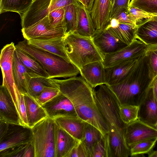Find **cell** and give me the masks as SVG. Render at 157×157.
<instances>
[{
  "label": "cell",
  "mask_w": 157,
  "mask_h": 157,
  "mask_svg": "<svg viewBox=\"0 0 157 157\" xmlns=\"http://www.w3.org/2000/svg\"><path fill=\"white\" fill-rule=\"evenodd\" d=\"M93 89L96 104L108 127L107 134L108 157H128L130 149L124 138V132L127 124L121 118L120 103L109 86L103 84Z\"/></svg>",
  "instance_id": "cell-1"
},
{
  "label": "cell",
  "mask_w": 157,
  "mask_h": 157,
  "mask_svg": "<svg viewBox=\"0 0 157 157\" xmlns=\"http://www.w3.org/2000/svg\"><path fill=\"white\" fill-rule=\"evenodd\" d=\"M52 79L72 102L78 117L95 127L103 135L108 133L107 124L96 104L93 88L81 76Z\"/></svg>",
  "instance_id": "cell-2"
},
{
  "label": "cell",
  "mask_w": 157,
  "mask_h": 157,
  "mask_svg": "<svg viewBox=\"0 0 157 157\" xmlns=\"http://www.w3.org/2000/svg\"><path fill=\"white\" fill-rule=\"evenodd\" d=\"M150 81L144 55L123 81L118 84L109 86L120 105L139 106L147 93Z\"/></svg>",
  "instance_id": "cell-3"
},
{
  "label": "cell",
  "mask_w": 157,
  "mask_h": 157,
  "mask_svg": "<svg viewBox=\"0 0 157 157\" xmlns=\"http://www.w3.org/2000/svg\"><path fill=\"white\" fill-rule=\"evenodd\" d=\"M15 47L36 59L48 73L49 78H66L80 74V70L71 61L36 47L26 40L18 42Z\"/></svg>",
  "instance_id": "cell-4"
},
{
  "label": "cell",
  "mask_w": 157,
  "mask_h": 157,
  "mask_svg": "<svg viewBox=\"0 0 157 157\" xmlns=\"http://www.w3.org/2000/svg\"><path fill=\"white\" fill-rule=\"evenodd\" d=\"M64 48L70 61L80 70L88 63L103 62L104 56L94 44L92 37L71 32L64 37Z\"/></svg>",
  "instance_id": "cell-5"
},
{
  "label": "cell",
  "mask_w": 157,
  "mask_h": 157,
  "mask_svg": "<svg viewBox=\"0 0 157 157\" xmlns=\"http://www.w3.org/2000/svg\"><path fill=\"white\" fill-rule=\"evenodd\" d=\"M55 124L54 119L48 117L31 128L35 157H55Z\"/></svg>",
  "instance_id": "cell-6"
},
{
  "label": "cell",
  "mask_w": 157,
  "mask_h": 157,
  "mask_svg": "<svg viewBox=\"0 0 157 157\" xmlns=\"http://www.w3.org/2000/svg\"><path fill=\"white\" fill-rule=\"evenodd\" d=\"M15 45L12 42L4 46L1 50L0 65L3 81L2 85L7 90L13 102L19 117L21 98L22 94L17 87L14 80L13 60Z\"/></svg>",
  "instance_id": "cell-7"
},
{
  "label": "cell",
  "mask_w": 157,
  "mask_h": 157,
  "mask_svg": "<svg viewBox=\"0 0 157 157\" xmlns=\"http://www.w3.org/2000/svg\"><path fill=\"white\" fill-rule=\"evenodd\" d=\"M148 46L137 39L119 50L104 56L105 68L111 67L128 60L140 58L144 55Z\"/></svg>",
  "instance_id": "cell-8"
},
{
  "label": "cell",
  "mask_w": 157,
  "mask_h": 157,
  "mask_svg": "<svg viewBox=\"0 0 157 157\" xmlns=\"http://www.w3.org/2000/svg\"><path fill=\"white\" fill-rule=\"evenodd\" d=\"M21 31L23 37L27 40L48 39L64 37L66 35V27H53L47 16L31 26L22 28Z\"/></svg>",
  "instance_id": "cell-9"
},
{
  "label": "cell",
  "mask_w": 157,
  "mask_h": 157,
  "mask_svg": "<svg viewBox=\"0 0 157 157\" xmlns=\"http://www.w3.org/2000/svg\"><path fill=\"white\" fill-rule=\"evenodd\" d=\"M32 138L31 128L20 124H9L7 132L0 139V151L31 143Z\"/></svg>",
  "instance_id": "cell-10"
},
{
  "label": "cell",
  "mask_w": 157,
  "mask_h": 157,
  "mask_svg": "<svg viewBox=\"0 0 157 157\" xmlns=\"http://www.w3.org/2000/svg\"><path fill=\"white\" fill-rule=\"evenodd\" d=\"M124 136L126 143L130 148L140 142L157 138V128L138 119L126 125Z\"/></svg>",
  "instance_id": "cell-11"
},
{
  "label": "cell",
  "mask_w": 157,
  "mask_h": 157,
  "mask_svg": "<svg viewBox=\"0 0 157 157\" xmlns=\"http://www.w3.org/2000/svg\"><path fill=\"white\" fill-rule=\"evenodd\" d=\"M42 106L48 117L53 119L63 117H78L72 102L61 92Z\"/></svg>",
  "instance_id": "cell-12"
},
{
  "label": "cell",
  "mask_w": 157,
  "mask_h": 157,
  "mask_svg": "<svg viewBox=\"0 0 157 157\" xmlns=\"http://www.w3.org/2000/svg\"><path fill=\"white\" fill-rule=\"evenodd\" d=\"M51 0H34L27 10L20 15L22 28L33 25L48 16Z\"/></svg>",
  "instance_id": "cell-13"
},
{
  "label": "cell",
  "mask_w": 157,
  "mask_h": 157,
  "mask_svg": "<svg viewBox=\"0 0 157 157\" xmlns=\"http://www.w3.org/2000/svg\"><path fill=\"white\" fill-rule=\"evenodd\" d=\"M142 57L123 62L111 67L105 68V84L111 86L121 82L135 67Z\"/></svg>",
  "instance_id": "cell-14"
},
{
  "label": "cell",
  "mask_w": 157,
  "mask_h": 157,
  "mask_svg": "<svg viewBox=\"0 0 157 157\" xmlns=\"http://www.w3.org/2000/svg\"><path fill=\"white\" fill-rule=\"evenodd\" d=\"M92 39L95 45L104 56L116 52L127 45L109 29H106L95 33Z\"/></svg>",
  "instance_id": "cell-15"
},
{
  "label": "cell",
  "mask_w": 157,
  "mask_h": 157,
  "mask_svg": "<svg viewBox=\"0 0 157 157\" xmlns=\"http://www.w3.org/2000/svg\"><path fill=\"white\" fill-rule=\"evenodd\" d=\"M112 7L111 0H94L90 13L95 33L103 30L108 25Z\"/></svg>",
  "instance_id": "cell-16"
},
{
  "label": "cell",
  "mask_w": 157,
  "mask_h": 157,
  "mask_svg": "<svg viewBox=\"0 0 157 157\" xmlns=\"http://www.w3.org/2000/svg\"><path fill=\"white\" fill-rule=\"evenodd\" d=\"M149 87L146 96L139 105L138 119L157 128V101Z\"/></svg>",
  "instance_id": "cell-17"
},
{
  "label": "cell",
  "mask_w": 157,
  "mask_h": 157,
  "mask_svg": "<svg viewBox=\"0 0 157 157\" xmlns=\"http://www.w3.org/2000/svg\"><path fill=\"white\" fill-rule=\"evenodd\" d=\"M136 38L148 47L157 45V16L137 24Z\"/></svg>",
  "instance_id": "cell-18"
},
{
  "label": "cell",
  "mask_w": 157,
  "mask_h": 157,
  "mask_svg": "<svg viewBox=\"0 0 157 157\" xmlns=\"http://www.w3.org/2000/svg\"><path fill=\"white\" fill-rule=\"evenodd\" d=\"M80 141L60 127L55 122V157H68L73 149Z\"/></svg>",
  "instance_id": "cell-19"
},
{
  "label": "cell",
  "mask_w": 157,
  "mask_h": 157,
  "mask_svg": "<svg viewBox=\"0 0 157 157\" xmlns=\"http://www.w3.org/2000/svg\"><path fill=\"white\" fill-rule=\"evenodd\" d=\"M0 120L21 125L14 104L7 90L2 85L0 88Z\"/></svg>",
  "instance_id": "cell-20"
},
{
  "label": "cell",
  "mask_w": 157,
  "mask_h": 157,
  "mask_svg": "<svg viewBox=\"0 0 157 157\" xmlns=\"http://www.w3.org/2000/svg\"><path fill=\"white\" fill-rule=\"evenodd\" d=\"M105 69L102 62L96 61L86 65L80 69V74L93 88L105 84Z\"/></svg>",
  "instance_id": "cell-21"
},
{
  "label": "cell",
  "mask_w": 157,
  "mask_h": 157,
  "mask_svg": "<svg viewBox=\"0 0 157 157\" xmlns=\"http://www.w3.org/2000/svg\"><path fill=\"white\" fill-rule=\"evenodd\" d=\"M24 96L28 125L32 128L48 116L45 109L35 98L28 94Z\"/></svg>",
  "instance_id": "cell-22"
},
{
  "label": "cell",
  "mask_w": 157,
  "mask_h": 157,
  "mask_svg": "<svg viewBox=\"0 0 157 157\" xmlns=\"http://www.w3.org/2000/svg\"><path fill=\"white\" fill-rule=\"evenodd\" d=\"M27 41L29 44L36 47L70 61L65 49L64 37L48 39H32Z\"/></svg>",
  "instance_id": "cell-23"
},
{
  "label": "cell",
  "mask_w": 157,
  "mask_h": 157,
  "mask_svg": "<svg viewBox=\"0 0 157 157\" xmlns=\"http://www.w3.org/2000/svg\"><path fill=\"white\" fill-rule=\"evenodd\" d=\"M56 123L73 137L81 141L86 122L78 117H63L54 119Z\"/></svg>",
  "instance_id": "cell-24"
},
{
  "label": "cell",
  "mask_w": 157,
  "mask_h": 157,
  "mask_svg": "<svg viewBox=\"0 0 157 157\" xmlns=\"http://www.w3.org/2000/svg\"><path fill=\"white\" fill-rule=\"evenodd\" d=\"M13 70L14 81L19 90L23 94H28L29 84L32 77L15 51L13 60Z\"/></svg>",
  "instance_id": "cell-25"
},
{
  "label": "cell",
  "mask_w": 157,
  "mask_h": 157,
  "mask_svg": "<svg viewBox=\"0 0 157 157\" xmlns=\"http://www.w3.org/2000/svg\"><path fill=\"white\" fill-rule=\"evenodd\" d=\"M15 51L32 78L41 77L49 78L48 73L36 59L16 47Z\"/></svg>",
  "instance_id": "cell-26"
},
{
  "label": "cell",
  "mask_w": 157,
  "mask_h": 157,
  "mask_svg": "<svg viewBox=\"0 0 157 157\" xmlns=\"http://www.w3.org/2000/svg\"><path fill=\"white\" fill-rule=\"evenodd\" d=\"M73 32L82 36L92 38L96 32L90 12L81 4L78 25Z\"/></svg>",
  "instance_id": "cell-27"
},
{
  "label": "cell",
  "mask_w": 157,
  "mask_h": 157,
  "mask_svg": "<svg viewBox=\"0 0 157 157\" xmlns=\"http://www.w3.org/2000/svg\"><path fill=\"white\" fill-rule=\"evenodd\" d=\"M137 25L120 23L117 27L109 29L121 41L128 45L130 44L136 38Z\"/></svg>",
  "instance_id": "cell-28"
},
{
  "label": "cell",
  "mask_w": 157,
  "mask_h": 157,
  "mask_svg": "<svg viewBox=\"0 0 157 157\" xmlns=\"http://www.w3.org/2000/svg\"><path fill=\"white\" fill-rule=\"evenodd\" d=\"M103 136L98 128L86 122L83 139L81 141L85 147L90 157L91 151L95 144Z\"/></svg>",
  "instance_id": "cell-29"
},
{
  "label": "cell",
  "mask_w": 157,
  "mask_h": 157,
  "mask_svg": "<svg viewBox=\"0 0 157 157\" xmlns=\"http://www.w3.org/2000/svg\"><path fill=\"white\" fill-rule=\"evenodd\" d=\"M34 0H0V13L10 11L18 13H25Z\"/></svg>",
  "instance_id": "cell-30"
},
{
  "label": "cell",
  "mask_w": 157,
  "mask_h": 157,
  "mask_svg": "<svg viewBox=\"0 0 157 157\" xmlns=\"http://www.w3.org/2000/svg\"><path fill=\"white\" fill-rule=\"evenodd\" d=\"M81 3L73 4L64 7L66 35L75 31L78 25Z\"/></svg>",
  "instance_id": "cell-31"
},
{
  "label": "cell",
  "mask_w": 157,
  "mask_h": 157,
  "mask_svg": "<svg viewBox=\"0 0 157 157\" xmlns=\"http://www.w3.org/2000/svg\"><path fill=\"white\" fill-rule=\"evenodd\" d=\"M47 86L58 87V84L52 78L41 77L32 78L28 86V94L36 99Z\"/></svg>",
  "instance_id": "cell-32"
},
{
  "label": "cell",
  "mask_w": 157,
  "mask_h": 157,
  "mask_svg": "<svg viewBox=\"0 0 157 157\" xmlns=\"http://www.w3.org/2000/svg\"><path fill=\"white\" fill-rule=\"evenodd\" d=\"M144 55L151 81L157 75V45L148 47Z\"/></svg>",
  "instance_id": "cell-33"
},
{
  "label": "cell",
  "mask_w": 157,
  "mask_h": 157,
  "mask_svg": "<svg viewBox=\"0 0 157 157\" xmlns=\"http://www.w3.org/2000/svg\"><path fill=\"white\" fill-rule=\"evenodd\" d=\"M139 109L138 105H120V113L123 122L127 124L138 119Z\"/></svg>",
  "instance_id": "cell-34"
},
{
  "label": "cell",
  "mask_w": 157,
  "mask_h": 157,
  "mask_svg": "<svg viewBox=\"0 0 157 157\" xmlns=\"http://www.w3.org/2000/svg\"><path fill=\"white\" fill-rule=\"evenodd\" d=\"M157 142V138L143 141L130 148V156H134L148 153L152 150Z\"/></svg>",
  "instance_id": "cell-35"
},
{
  "label": "cell",
  "mask_w": 157,
  "mask_h": 157,
  "mask_svg": "<svg viewBox=\"0 0 157 157\" xmlns=\"http://www.w3.org/2000/svg\"><path fill=\"white\" fill-rule=\"evenodd\" d=\"M108 144L107 134L103 135L94 146L90 157H108Z\"/></svg>",
  "instance_id": "cell-36"
},
{
  "label": "cell",
  "mask_w": 157,
  "mask_h": 157,
  "mask_svg": "<svg viewBox=\"0 0 157 157\" xmlns=\"http://www.w3.org/2000/svg\"><path fill=\"white\" fill-rule=\"evenodd\" d=\"M60 92L59 85L58 87L47 86L45 87L42 93L36 99L40 105L43 106L59 94Z\"/></svg>",
  "instance_id": "cell-37"
},
{
  "label": "cell",
  "mask_w": 157,
  "mask_h": 157,
  "mask_svg": "<svg viewBox=\"0 0 157 157\" xmlns=\"http://www.w3.org/2000/svg\"><path fill=\"white\" fill-rule=\"evenodd\" d=\"M64 8L52 10L48 15L51 25L55 28L66 27L64 20Z\"/></svg>",
  "instance_id": "cell-38"
},
{
  "label": "cell",
  "mask_w": 157,
  "mask_h": 157,
  "mask_svg": "<svg viewBox=\"0 0 157 157\" xmlns=\"http://www.w3.org/2000/svg\"><path fill=\"white\" fill-rule=\"evenodd\" d=\"M131 6L157 14V0H131L129 7Z\"/></svg>",
  "instance_id": "cell-39"
},
{
  "label": "cell",
  "mask_w": 157,
  "mask_h": 157,
  "mask_svg": "<svg viewBox=\"0 0 157 157\" xmlns=\"http://www.w3.org/2000/svg\"><path fill=\"white\" fill-rule=\"evenodd\" d=\"M128 15L136 25L143 20L157 16V14L148 12L132 6L128 7Z\"/></svg>",
  "instance_id": "cell-40"
},
{
  "label": "cell",
  "mask_w": 157,
  "mask_h": 157,
  "mask_svg": "<svg viewBox=\"0 0 157 157\" xmlns=\"http://www.w3.org/2000/svg\"><path fill=\"white\" fill-rule=\"evenodd\" d=\"M29 144L9 148L0 151V157H23L25 149Z\"/></svg>",
  "instance_id": "cell-41"
},
{
  "label": "cell",
  "mask_w": 157,
  "mask_h": 157,
  "mask_svg": "<svg viewBox=\"0 0 157 157\" xmlns=\"http://www.w3.org/2000/svg\"><path fill=\"white\" fill-rule=\"evenodd\" d=\"M131 0H114L110 16V20L122 10L128 9Z\"/></svg>",
  "instance_id": "cell-42"
},
{
  "label": "cell",
  "mask_w": 157,
  "mask_h": 157,
  "mask_svg": "<svg viewBox=\"0 0 157 157\" xmlns=\"http://www.w3.org/2000/svg\"><path fill=\"white\" fill-rule=\"evenodd\" d=\"M68 157H90L84 145L80 141L72 150Z\"/></svg>",
  "instance_id": "cell-43"
},
{
  "label": "cell",
  "mask_w": 157,
  "mask_h": 157,
  "mask_svg": "<svg viewBox=\"0 0 157 157\" xmlns=\"http://www.w3.org/2000/svg\"><path fill=\"white\" fill-rule=\"evenodd\" d=\"M79 3L76 0H51L49 12L56 9L64 8L71 4Z\"/></svg>",
  "instance_id": "cell-44"
},
{
  "label": "cell",
  "mask_w": 157,
  "mask_h": 157,
  "mask_svg": "<svg viewBox=\"0 0 157 157\" xmlns=\"http://www.w3.org/2000/svg\"><path fill=\"white\" fill-rule=\"evenodd\" d=\"M128 14V9L124 10L120 12L113 18L117 19L120 23L137 25L129 18Z\"/></svg>",
  "instance_id": "cell-45"
},
{
  "label": "cell",
  "mask_w": 157,
  "mask_h": 157,
  "mask_svg": "<svg viewBox=\"0 0 157 157\" xmlns=\"http://www.w3.org/2000/svg\"><path fill=\"white\" fill-rule=\"evenodd\" d=\"M35 151L32 143H29L26 147L23 157H35Z\"/></svg>",
  "instance_id": "cell-46"
},
{
  "label": "cell",
  "mask_w": 157,
  "mask_h": 157,
  "mask_svg": "<svg viewBox=\"0 0 157 157\" xmlns=\"http://www.w3.org/2000/svg\"><path fill=\"white\" fill-rule=\"evenodd\" d=\"M149 85L151 89L154 96L157 101V75L150 81Z\"/></svg>",
  "instance_id": "cell-47"
},
{
  "label": "cell",
  "mask_w": 157,
  "mask_h": 157,
  "mask_svg": "<svg viewBox=\"0 0 157 157\" xmlns=\"http://www.w3.org/2000/svg\"><path fill=\"white\" fill-rule=\"evenodd\" d=\"M9 124L5 121L0 120V139L3 137L7 132Z\"/></svg>",
  "instance_id": "cell-48"
},
{
  "label": "cell",
  "mask_w": 157,
  "mask_h": 157,
  "mask_svg": "<svg viewBox=\"0 0 157 157\" xmlns=\"http://www.w3.org/2000/svg\"><path fill=\"white\" fill-rule=\"evenodd\" d=\"M86 8L90 12L94 3V0H86Z\"/></svg>",
  "instance_id": "cell-49"
},
{
  "label": "cell",
  "mask_w": 157,
  "mask_h": 157,
  "mask_svg": "<svg viewBox=\"0 0 157 157\" xmlns=\"http://www.w3.org/2000/svg\"><path fill=\"white\" fill-rule=\"evenodd\" d=\"M149 157H157V151L151 150L148 153Z\"/></svg>",
  "instance_id": "cell-50"
},
{
  "label": "cell",
  "mask_w": 157,
  "mask_h": 157,
  "mask_svg": "<svg viewBox=\"0 0 157 157\" xmlns=\"http://www.w3.org/2000/svg\"><path fill=\"white\" fill-rule=\"evenodd\" d=\"M78 2L80 3L86 8V0H76Z\"/></svg>",
  "instance_id": "cell-51"
},
{
  "label": "cell",
  "mask_w": 157,
  "mask_h": 157,
  "mask_svg": "<svg viewBox=\"0 0 157 157\" xmlns=\"http://www.w3.org/2000/svg\"><path fill=\"white\" fill-rule=\"evenodd\" d=\"M111 3L112 4V5L113 6V3H114V0H111Z\"/></svg>",
  "instance_id": "cell-52"
}]
</instances>
